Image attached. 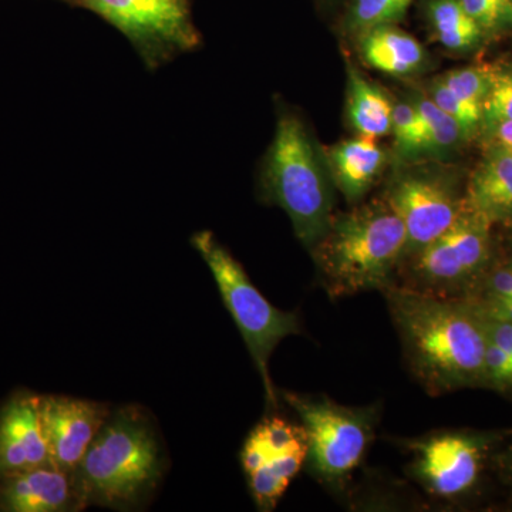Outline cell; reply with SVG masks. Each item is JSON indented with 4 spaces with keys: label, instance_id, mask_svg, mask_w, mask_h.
I'll return each instance as SVG.
<instances>
[{
    "label": "cell",
    "instance_id": "1",
    "mask_svg": "<svg viewBox=\"0 0 512 512\" xmlns=\"http://www.w3.org/2000/svg\"><path fill=\"white\" fill-rule=\"evenodd\" d=\"M383 293L410 372L427 392L484 384L487 339L470 302L399 285Z\"/></svg>",
    "mask_w": 512,
    "mask_h": 512
},
{
    "label": "cell",
    "instance_id": "2",
    "mask_svg": "<svg viewBox=\"0 0 512 512\" xmlns=\"http://www.w3.org/2000/svg\"><path fill=\"white\" fill-rule=\"evenodd\" d=\"M406 247L402 220L382 200L333 215L311 254L320 284L336 299L396 285Z\"/></svg>",
    "mask_w": 512,
    "mask_h": 512
},
{
    "label": "cell",
    "instance_id": "3",
    "mask_svg": "<svg viewBox=\"0 0 512 512\" xmlns=\"http://www.w3.org/2000/svg\"><path fill=\"white\" fill-rule=\"evenodd\" d=\"M165 453L150 416L138 406L111 412L73 471L86 507L137 510L157 490Z\"/></svg>",
    "mask_w": 512,
    "mask_h": 512
},
{
    "label": "cell",
    "instance_id": "4",
    "mask_svg": "<svg viewBox=\"0 0 512 512\" xmlns=\"http://www.w3.org/2000/svg\"><path fill=\"white\" fill-rule=\"evenodd\" d=\"M332 178L325 157L301 117L279 107L274 140L259 175L262 201L282 208L296 238L309 251L325 234L333 217Z\"/></svg>",
    "mask_w": 512,
    "mask_h": 512
},
{
    "label": "cell",
    "instance_id": "5",
    "mask_svg": "<svg viewBox=\"0 0 512 512\" xmlns=\"http://www.w3.org/2000/svg\"><path fill=\"white\" fill-rule=\"evenodd\" d=\"M191 244L210 268L225 308L231 313L254 359L264 383L266 403L272 410L278 409L279 392L269 375V359L282 340L302 335L298 313L275 308L252 284L244 266L211 231L192 235Z\"/></svg>",
    "mask_w": 512,
    "mask_h": 512
},
{
    "label": "cell",
    "instance_id": "6",
    "mask_svg": "<svg viewBox=\"0 0 512 512\" xmlns=\"http://www.w3.org/2000/svg\"><path fill=\"white\" fill-rule=\"evenodd\" d=\"M279 396L298 414L306 431V463L313 476L330 490H345L375 437L377 406H343L326 396L288 390Z\"/></svg>",
    "mask_w": 512,
    "mask_h": 512
},
{
    "label": "cell",
    "instance_id": "7",
    "mask_svg": "<svg viewBox=\"0 0 512 512\" xmlns=\"http://www.w3.org/2000/svg\"><path fill=\"white\" fill-rule=\"evenodd\" d=\"M491 227L464 202L450 228L403 262L396 285L440 298H470L491 265Z\"/></svg>",
    "mask_w": 512,
    "mask_h": 512
},
{
    "label": "cell",
    "instance_id": "8",
    "mask_svg": "<svg viewBox=\"0 0 512 512\" xmlns=\"http://www.w3.org/2000/svg\"><path fill=\"white\" fill-rule=\"evenodd\" d=\"M90 10L130 40L148 70L201 45L190 0H64Z\"/></svg>",
    "mask_w": 512,
    "mask_h": 512
},
{
    "label": "cell",
    "instance_id": "9",
    "mask_svg": "<svg viewBox=\"0 0 512 512\" xmlns=\"http://www.w3.org/2000/svg\"><path fill=\"white\" fill-rule=\"evenodd\" d=\"M493 441L470 431H434L407 440V474L433 497L457 500L476 487Z\"/></svg>",
    "mask_w": 512,
    "mask_h": 512
},
{
    "label": "cell",
    "instance_id": "10",
    "mask_svg": "<svg viewBox=\"0 0 512 512\" xmlns=\"http://www.w3.org/2000/svg\"><path fill=\"white\" fill-rule=\"evenodd\" d=\"M383 200L406 228L404 261L450 228L466 202L453 177L433 167L402 168L390 181Z\"/></svg>",
    "mask_w": 512,
    "mask_h": 512
},
{
    "label": "cell",
    "instance_id": "11",
    "mask_svg": "<svg viewBox=\"0 0 512 512\" xmlns=\"http://www.w3.org/2000/svg\"><path fill=\"white\" fill-rule=\"evenodd\" d=\"M308 458V437L302 424L278 416L265 417L249 433L241 463L259 511L275 510Z\"/></svg>",
    "mask_w": 512,
    "mask_h": 512
},
{
    "label": "cell",
    "instance_id": "12",
    "mask_svg": "<svg viewBox=\"0 0 512 512\" xmlns=\"http://www.w3.org/2000/svg\"><path fill=\"white\" fill-rule=\"evenodd\" d=\"M37 404L50 463L73 473L109 419L110 407L67 396H40Z\"/></svg>",
    "mask_w": 512,
    "mask_h": 512
},
{
    "label": "cell",
    "instance_id": "13",
    "mask_svg": "<svg viewBox=\"0 0 512 512\" xmlns=\"http://www.w3.org/2000/svg\"><path fill=\"white\" fill-rule=\"evenodd\" d=\"M84 508L73 473L53 464L0 477V511L70 512Z\"/></svg>",
    "mask_w": 512,
    "mask_h": 512
},
{
    "label": "cell",
    "instance_id": "14",
    "mask_svg": "<svg viewBox=\"0 0 512 512\" xmlns=\"http://www.w3.org/2000/svg\"><path fill=\"white\" fill-rule=\"evenodd\" d=\"M39 396L22 393L0 409V477L50 463Z\"/></svg>",
    "mask_w": 512,
    "mask_h": 512
},
{
    "label": "cell",
    "instance_id": "15",
    "mask_svg": "<svg viewBox=\"0 0 512 512\" xmlns=\"http://www.w3.org/2000/svg\"><path fill=\"white\" fill-rule=\"evenodd\" d=\"M326 167L332 183L346 200H362L386 164V151L376 138L359 136L342 141L328 151Z\"/></svg>",
    "mask_w": 512,
    "mask_h": 512
},
{
    "label": "cell",
    "instance_id": "16",
    "mask_svg": "<svg viewBox=\"0 0 512 512\" xmlns=\"http://www.w3.org/2000/svg\"><path fill=\"white\" fill-rule=\"evenodd\" d=\"M464 200L490 224L512 220L511 151L494 143L471 175Z\"/></svg>",
    "mask_w": 512,
    "mask_h": 512
},
{
    "label": "cell",
    "instance_id": "17",
    "mask_svg": "<svg viewBox=\"0 0 512 512\" xmlns=\"http://www.w3.org/2000/svg\"><path fill=\"white\" fill-rule=\"evenodd\" d=\"M356 36L362 59L389 76H412L429 62L426 49L419 40L397 26H376Z\"/></svg>",
    "mask_w": 512,
    "mask_h": 512
},
{
    "label": "cell",
    "instance_id": "18",
    "mask_svg": "<svg viewBox=\"0 0 512 512\" xmlns=\"http://www.w3.org/2000/svg\"><path fill=\"white\" fill-rule=\"evenodd\" d=\"M348 96L346 116L359 136L379 138L392 133L393 103L383 90L375 86L348 63Z\"/></svg>",
    "mask_w": 512,
    "mask_h": 512
},
{
    "label": "cell",
    "instance_id": "19",
    "mask_svg": "<svg viewBox=\"0 0 512 512\" xmlns=\"http://www.w3.org/2000/svg\"><path fill=\"white\" fill-rule=\"evenodd\" d=\"M427 18L434 37L451 52H471L483 39V29L468 15L460 0H430Z\"/></svg>",
    "mask_w": 512,
    "mask_h": 512
},
{
    "label": "cell",
    "instance_id": "20",
    "mask_svg": "<svg viewBox=\"0 0 512 512\" xmlns=\"http://www.w3.org/2000/svg\"><path fill=\"white\" fill-rule=\"evenodd\" d=\"M412 99L426 124L424 157L446 158L461 144L470 141L463 127L450 114L441 110L427 94L417 93Z\"/></svg>",
    "mask_w": 512,
    "mask_h": 512
},
{
    "label": "cell",
    "instance_id": "21",
    "mask_svg": "<svg viewBox=\"0 0 512 512\" xmlns=\"http://www.w3.org/2000/svg\"><path fill=\"white\" fill-rule=\"evenodd\" d=\"M392 134L394 154L400 161H414L424 157L426 124L413 99L393 103Z\"/></svg>",
    "mask_w": 512,
    "mask_h": 512
},
{
    "label": "cell",
    "instance_id": "22",
    "mask_svg": "<svg viewBox=\"0 0 512 512\" xmlns=\"http://www.w3.org/2000/svg\"><path fill=\"white\" fill-rule=\"evenodd\" d=\"M413 0H353L346 29L353 35L382 25H394L406 15Z\"/></svg>",
    "mask_w": 512,
    "mask_h": 512
},
{
    "label": "cell",
    "instance_id": "23",
    "mask_svg": "<svg viewBox=\"0 0 512 512\" xmlns=\"http://www.w3.org/2000/svg\"><path fill=\"white\" fill-rule=\"evenodd\" d=\"M491 72L493 67L466 66L443 74L439 80L458 97L483 110V103L490 89Z\"/></svg>",
    "mask_w": 512,
    "mask_h": 512
},
{
    "label": "cell",
    "instance_id": "24",
    "mask_svg": "<svg viewBox=\"0 0 512 512\" xmlns=\"http://www.w3.org/2000/svg\"><path fill=\"white\" fill-rule=\"evenodd\" d=\"M427 96L463 127L468 140L476 136L478 128L483 124V110L480 107L468 103L456 93L451 92L446 84L440 82L439 77L431 82Z\"/></svg>",
    "mask_w": 512,
    "mask_h": 512
},
{
    "label": "cell",
    "instance_id": "25",
    "mask_svg": "<svg viewBox=\"0 0 512 512\" xmlns=\"http://www.w3.org/2000/svg\"><path fill=\"white\" fill-rule=\"evenodd\" d=\"M512 120V69H493L491 84L483 103V124L493 128Z\"/></svg>",
    "mask_w": 512,
    "mask_h": 512
},
{
    "label": "cell",
    "instance_id": "26",
    "mask_svg": "<svg viewBox=\"0 0 512 512\" xmlns=\"http://www.w3.org/2000/svg\"><path fill=\"white\" fill-rule=\"evenodd\" d=\"M484 33L512 28V0H460Z\"/></svg>",
    "mask_w": 512,
    "mask_h": 512
},
{
    "label": "cell",
    "instance_id": "27",
    "mask_svg": "<svg viewBox=\"0 0 512 512\" xmlns=\"http://www.w3.org/2000/svg\"><path fill=\"white\" fill-rule=\"evenodd\" d=\"M484 384L501 392H512V357L488 339L484 355Z\"/></svg>",
    "mask_w": 512,
    "mask_h": 512
},
{
    "label": "cell",
    "instance_id": "28",
    "mask_svg": "<svg viewBox=\"0 0 512 512\" xmlns=\"http://www.w3.org/2000/svg\"><path fill=\"white\" fill-rule=\"evenodd\" d=\"M481 293H495V295H512V261L505 259L498 264L490 265L478 282L473 296ZM468 298V299H470Z\"/></svg>",
    "mask_w": 512,
    "mask_h": 512
},
{
    "label": "cell",
    "instance_id": "29",
    "mask_svg": "<svg viewBox=\"0 0 512 512\" xmlns=\"http://www.w3.org/2000/svg\"><path fill=\"white\" fill-rule=\"evenodd\" d=\"M468 301L478 312L490 318L504 320L512 323V295H495V293H481L473 296Z\"/></svg>",
    "mask_w": 512,
    "mask_h": 512
},
{
    "label": "cell",
    "instance_id": "30",
    "mask_svg": "<svg viewBox=\"0 0 512 512\" xmlns=\"http://www.w3.org/2000/svg\"><path fill=\"white\" fill-rule=\"evenodd\" d=\"M490 130L493 131L495 144L507 148L512 153V120L498 123Z\"/></svg>",
    "mask_w": 512,
    "mask_h": 512
},
{
    "label": "cell",
    "instance_id": "31",
    "mask_svg": "<svg viewBox=\"0 0 512 512\" xmlns=\"http://www.w3.org/2000/svg\"><path fill=\"white\" fill-rule=\"evenodd\" d=\"M501 470H503L505 480L512 490V443L507 451L500 457Z\"/></svg>",
    "mask_w": 512,
    "mask_h": 512
},
{
    "label": "cell",
    "instance_id": "32",
    "mask_svg": "<svg viewBox=\"0 0 512 512\" xmlns=\"http://www.w3.org/2000/svg\"><path fill=\"white\" fill-rule=\"evenodd\" d=\"M512 261V237L510 238V242H508V258Z\"/></svg>",
    "mask_w": 512,
    "mask_h": 512
}]
</instances>
